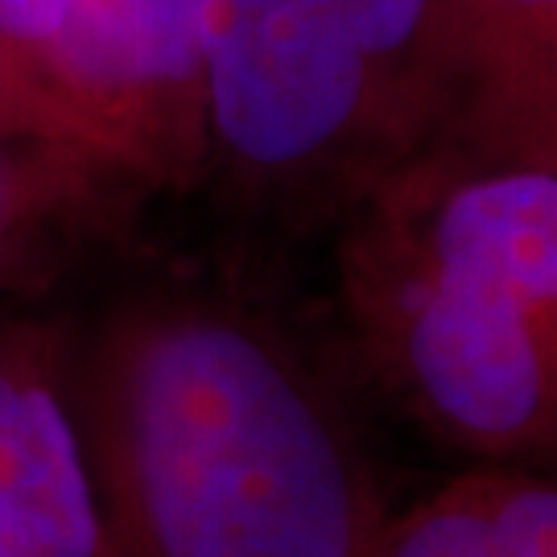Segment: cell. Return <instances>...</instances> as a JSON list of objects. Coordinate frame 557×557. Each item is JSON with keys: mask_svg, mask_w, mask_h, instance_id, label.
Wrapping results in <instances>:
<instances>
[{"mask_svg": "<svg viewBox=\"0 0 557 557\" xmlns=\"http://www.w3.org/2000/svg\"><path fill=\"white\" fill-rule=\"evenodd\" d=\"M71 384L112 557H368L393 508L351 388L232 281L120 294Z\"/></svg>", "mask_w": 557, "mask_h": 557, "instance_id": "cell-1", "label": "cell"}, {"mask_svg": "<svg viewBox=\"0 0 557 557\" xmlns=\"http://www.w3.org/2000/svg\"><path fill=\"white\" fill-rule=\"evenodd\" d=\"M359 384L458 467L557 471V174L409 153L331 227Z\"/></svg>", "mask_w": 557, "mask_h": 557, "instance_id": "cell-2", "label": "cell"}, {"mask_svg": "<svg viewBox=\"0 0 557 557\" xmlns=\"http://www.w3.org/2000/svg\"><path fill=\"white\" fill-rule=\"evenodd\" d=\"M430 4L202 0V190L244 220L331 232L397 161Z\"/></svg>", "mask_w": 557, "mask_h": 557, "instance_id": "cell-3", "label": "cell"}, {"mask_svg": "<svg viewBox=\"0 0 557 557\" xmlns=\"http://www.w3.org/2000/svg\"><path fill=\"white\" fill-rule=\"evenodd\" d=\"M25 153L62 202L202 190V0H62L29 66Z\"/></svg>", "mask_w": 557, "mask_h": 557, "instance_id": "cell-4", "label": "cell"}, {"mask_svg": "<svg viewBox=\"0 0 557 557\" xmlns=\"http://www.w3.org/2000/svg\"><path fill=\"white\" fill-rule=\"evenodd\" d=\"M557 174V0H434L400 153Z\"/></svg>", "mask_w": 557, "mask_h": 557, "instance_id": "cell-5", "label": "cell"}, {"mask_svg": "<svg viewBox=\"0 0 557 557\" xmlns=\"http://www.w3.org/2000/svg\"><path fill=\"white\" fill-rule=\"evenodd\" d=\"M0 557H112L71 331L46 322H0Z\"/></svg>", "mask_w": 557, "mask_h": 557, "instance_id": "cell-6", "label": "cell"}, {"mask_svg": "<svg viewBox=\"0 0 557 557\" xmlns=\"http://www.w3.org/2000/svg\"><path fill=\"white\" fill-rule=\"evenodd\" d=\"M368 557H557V471L458 467L393 504Z\"/></svg>", "mask_w": 557, "mask_h": 557, "instance_id": "cell-7", "label": "cell"}, {"mask_svg": "<svg viewBox=\"0 0 557 557\" xmlns=\"http://www.w3.org/2000/svg\"><path fill=\"white\" fill-rule=\"evenodd\" d=\"M59 21L62 0H0V145L17 153L29 128V66Z\"/></svg>", "mask_w": 557, "mask_h": 557, "instance_id": "cell-8", "label": "cell"}, {"mask_svg": "<svg viewBox=\"0 0 557 557\" xmlns=\"http://www.w3.org/2000/svg\"><path fill=\"white\" fill-rule=\"evenodd\" d=\"M50 207H66L50 178L25 153L0 145V281L17 260L34 220H41Z\"/></svg>", "mask_w": 557, "mask_h": 557, "instance_id": "cell-9", "label": "cell"}]
</instances>
